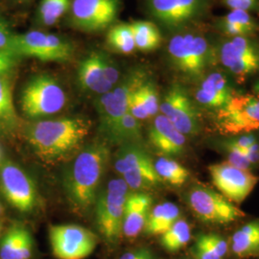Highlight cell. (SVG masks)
Instances as JSON below:
<instances>
[{
    "label": "cell",
    "mask_w": 259,
    "mask_h": 259,
    "mask_svg": "<svg viewBox=\"0 0 259 259\" xmlns=\"http://www.w3.org/2000/svg\"><path fill=\"white\" fill-rule=\"evenodd\" d=\"M109 158V148L104 143L94 142L83 149L66 170L65 192L79 212L87 211L95 204Z\"/></svg>",
    "instance_id": "6da1fadb"
},
{
    "label": "cell",
    "mask_w": 259,
    "mask_h": 259,
    "mask_svg": "<svg viewBox=\"0 0 259 259\" xmlns=\"http://www.w3.org/2000/svg\"><path fill=\"white\" fill-rule=\"evenodd\" d=\"M91 124L83 118L38 121L29 127L28 142L37 155L58 159L72 153L90 134Z\"/></svg>",
    "instance_id": "7a4b0ae2"
},
{
    "label": "cell",
    "mask_w": 259,
    "mask_h": 259,
    "mask_svg": "<svg viewBox=\"0 0 259 259\" xmlns=\"http://www.w3.org/2000/svg\"><path fill=\"white\" fill-rule=\"evenodd\" d=\"M66 103V95L61 84L46 74L33 77L22 90L21 110L30 119L49 116L62 111Z\"/></svg>",
    "instance_id": "3957f363"
},
{
    "label": "cell",
    "mask_w": 259,
    "mask_h": 259,
    "mask_svg": "<svg viewBox=\"0 0 259 259\" xmlns=\"http://www.w3.org/2000/svg\"><path fill=\"white\" fill-rule=\"evenodd\" d=\"M129 186L121 179L109 182L95 201L96 224L99 232L110 242L118 239L123 226V217Z\"/></svg>",
    "instance_id": "277c9868"
},
{
    "label": "cell",
    "mask_w": 259,
    "mask_h": 259,
    "mask_svg": "<svg viewBox=\"0 0 259 259\" xmlns=\"http://www.w3.org/2000/svg\"><path fill=\"white\" fill-rule=\"evenodd\" d=\"M216 124L226 135H239L259 129V95H232L229 103L217 112Z\"/></svg>",
    "instance_id": "5b68a950"
},
{
    "label": "cell",
    "mask_w": 259,
    "mask_h": 259,
    "mask_svg": "<svg viewBox=\"0 0 259 259\" xmlns=\"http://www.w3.org/2000/svg\"><path fill=\"white\" fill-rule=\"evenodd\" d=\"M11 49L19 56L33 57L41 62H65L73 54L69 42L59 36L38 31L14 35Z\"/></svg>",
    "instance_id": "8992f818"
},
{
    "label": "cell",
    "mask_w": 259,
    "mask_h": 259,
    "mask_svg": "<svg viewBox=\"0 0 259 259\" xmlns=\"http://www.w3.org/2000/svg\"><path fill=\"white\" fill-rule=\"evenodd\" d=\"M188 203L200 220L213 225H227L245 216V212L224 196L201 185L191 189Z\"/></svg>",
    "instance_id": "52a82bcc"
},
{
    "label": "cell",
    "mask_w": 259,
    "mask_h": 259,
    "mask_svg": "<svg viewBox=\"0 0 259 259\" xmlns=\"http://www.w3.org/2000/svg\"><path fill=\"white\" fill-rule=\"evenodd\" d=\"M168 52L172 63L185 74L200 76L208 65L210 49L207 40L193 34L177 35L172 37Z\"/></svg>",
    "instance_id": "ba28073f"
},
{
    "label": "cell",
    "mask_w": 259,
    "mask_h": 259,
    "mask_svg": "<svg viewBox=\"0 0 259 259\" xmlns=\"http://www.w3.org/2000/svg\"><path fill=\"white\" fill-rule=\"evenodd\" d=\"M0 190L19 212H31L37 204V191L31 177L19 165L7 161L0 166Z\"/></svg>",
    "instance_id": "9c48e42d"
},
{
    "label": "cell",
    "mask_w": 259,
    "mask_h": 259,
    "mask_svg": "<svg viewBox=\"0 0 259 259\" xmlns=\"http://www.w3.org/2000/svg\"><path fill=\"white\" fill-rule=\"evenodd\" d=\"M49 239L58 259L85 258L97 245V237L93 232L76 225L51 226Z\"/></svg>",
    "instance_id": "30bf717a"
},
{
    "label": "cell",
    "mask_w": 259,
    "mask_h": 259,
    "mask_svg": "<svg viewBox=\"0 0 259 259\" xmlns=\"http://www.w3.org/2000/svg\"><path fill=\"white\" fill-rule=\"evenodd\" d=\"M142 77L139 74L125 78L120 84L111 92L103 94L97 105L101 131L109 138L111 131L121 117L129 111L130 98L141 83Z\"/></svg>",
    "instance_id": "8fae6325"
},
{
    "label": "cell",
    "mask_w": 259,
    "mask_h": 259,
    "mask_svg": "<svg viewBox=\"0 0 259 259\" xmlns=\"http://www.w3.org/2000/svg\"><path fill=\"white\" fill-rule=\"evenodd\" d=\"M208 171L214 186L232 204L244 202L258 182V178L249 170L237 168L229 162L210 165Z\"/></svg>",
    "instance_id": "7c38bea8"
},
{
    "label": "cell",
    "mask_w": 259,
    "mask_h": 259,
    "mask_svg": "<svg viewBox=\"0 0 259 259\" xmlns=\"http://www.w3.org/2000/svg\"><path fill=\"white\" fill-rule=\"evenodd\" d=\"M219 58L232 74L245 78L259 70V45L249 37H233L223 44Z\"/></svg>",
    "instance_id": "4fadbf2b"
},
{
    "label": "cell",
    "mask_w": 259,
    "mask_h": 259,
    "mask_svg": "<svg viewBox=\"0 0 259 259\" xmlns=\"http://www.w3.org/2000/svg\"><path fill=\"white\" fill-rule=\"evenodd\" d=\"M118 0H73L71 19L75 26L87 31H99L116 19Z\"/></svg>",
    "instance_id": "5bb4252c"
},
{
    "label": "cell",
    "mask_w": 259,
    "mask_h": 259,
    "mask_svg": "<svg viewBox=\"0 0 259 259\" xmlns=\"http://www.w3.org/2000/svg\"><path fill=\"white\" fill-rule=\"evenodd\" d=\"M159 110L184 136L197 134L198 114L193 103L182 88L172 87L159 105Z\"/></svg>",
    "instance_id": "9a60e30c"
},
{
    "label": "cell",
    "mask_w": 259,
    "mask_h": 259,
    "mask_svg": "<svg viewBox=\"0 0 259 259\" xmlns=\"http://www.w3.org/2000/svg\"><path fill=\"white\" fill-rule=\"evenodd\" d=\"M207 0H150L152 16L169 27H177L203 15Z\"/></svg>",
    "instance_id": "2e32d148"
},
{
    "label": "cell",
    "mask_w": 259,
    "mask_h": 259,
    "mask_svg": "<svg viewBox=\"0 0 259 259\" xmlns=\"http://www.w3.org/2000/svg\"><path fill=\"white\" fill-rule=\"evenodd\" d=\"M149 140L160 155L173 157L181 155L185 146V136L162 114L157 115L149 129Z\"/></svg>",
    "instance_id": "e0dca14e"
},
{
    "label": "cell",
    "mask_w": 259,
    "mask_h": 259,
    "mask_svg": "<svg viewBox=\"0 0 259 259\" xmlns=\"http://www.w3.org/2000/svg\"><path fill=\"white\" fill-rule=\"evenodd\" d=\"M152 206V198L144 193L129 194L124 210L122 233L129 238L137 237L144 230Z\"/></svg>",
    "instance_id": "ac0fdd59"
},
{
    "label": "cell",
    "mask_w": 259,
    "mask_h": 259,
    "mask_svg": "<svg viewBox=\"0 0 259 259\" xmlns=\"http://www.w3.org/2000/svg\"><path fill=\"white\" fill-rule=\"evenodd\" d=\"M233 93L227 78L219 72L208 75L195 93V98L207 108H224L231 100Z\"/></svg>",
    "instance_id": "d6986e66"
},
{
    "label": "cell",
    "mask_w": 259,
    "mask_h": 259,
    "mask_svg": "<svg viewBox=\"0 0 259 259\" xmlns=\"http://www.w3.org/2000/svg\"><path fill=\"white\" fill-rule=\"evenodd\" d=\"M104 63L105 56L98 53H93L81 62L78 80L83 89L102 95L113 89V85L106 80Z\"/></svg>",
    "instance_id": "ffe728a7"
},
{
    "label": "cell",
    "mask_w": 259,
    "mask_h": 259,
    "mask_svg": "<svg viewBox=\"0 0 259 259\" xmlns=\"http://www.w3.org/2000/svg\"><path fill=\"white\" fill-rule=\"evenodd\" d=\"M218 24L223 33L232 37H248L259 30L256 20L244 10H232L219 20Z\"/></svg>",
    "instance_id": "44dd1931"
},
{
    "label": "cell",
    "mask_w": 259,
    "mask_h": 259,
    "mask_svg": "<svg viewBox=\"0 0 259 259\" xmlns=\"http://www.w3.org/2000/svg\"><path fill=\"white\" fill-rule=\"evenodd\" d=\"M180 219V209L173 203H162L151 208L144 227L149 235H162Z\"/></svg>",
    "instance_id": "7402d4cb"
},
{
    "label": "cell",
    "mask_w": 259,
    "mask_h": 259,
    "mask_svg": "<svg viewBox=\"0 0 259 259\" xmlns=\"http://www.w3.org/2000/svg\"><path fill=\"white\" fill-rule=\"evenodd\" d=\"M232 250L241 258L259 254V220L248 223L234 232Z\"/></svg>",
    "instance_id": "603a6c76"
},
{
    "label": "cell",
    "mask_w": 259,
    "mask_h": 259,
    "mask_svg": "<svg viewBox=\"0 0 259 259\" xmlns=\"http://www.w3.org/2000/svg\"><path fill=\"white\" fill-rule=\"evenodd\" d=\"M148 154L135 143L122 144L114 159V167L121 176L136 167L151 161Z\"/></svg>",
    "instance_id": "cb8c5ba5"
},
{
    "label": "cell",
    "mask_w": 259,
    "mask_h": 259,
    "mask_svg": "<svg viewBox=\"0 0 259 259\" xmlns=\"http://www.w3.org/2000/svg\"><path fill=\"white\" fill-rule=\"evenodd\" d=\"M136 48L141 51H152L160 46L161 35L157 26L150 21H136L131 24Z\"/></svg>",
    "instance_id": "d4e9b609"
},
{
    "label": "cell",
    "mask_w": 259,
    "mask_h": 259,
    "mask_svg": "<svg viewBox=\"0 0 259 259\" xmlns=\"http://www.w3.org/2000/svg\"><path fill=\"white\" fill-rule=\"evenodd\" d=\"M122 177L130 189L134 190L147 188L157 185L161 181V179L157 175L154 162L152 160L130 170L129 172L125 173Z\"/></svg>",
    "instance_id": "484cf974"
},
{
    "label": "cell",
    "mask_w": 259,
    "mask_h": 259,
    "mask_svg": "<svg viewBox=\"0 0 259 259\" xmlns=\"http://www.w3.org/2000/svg\"><path fill=\"white\" fill-rule=\"evenodd\" d=\"M18 124V116L13 102L9 81L0 75V128L13 130Z\"/></svg>",
    "instance_id": "4316f807"
},
{
    "label": "cell",
    "mask_w": 259,
    "mask_h": 259,
    "mask_svg": "<svg viewBox=\"0 0 259 259\" xmlns=\"http://www.w3.org/2000/svg\"><path fill=\"white\" fill-rule=\"evenodd\" d=\"M191 239V229L185 219H178L173 226L161 235L162 247L171 252L183 249Z\"/></svg>",
    "instance_id": "83f0119b"
},
{
    "label": "cell",
    "mask_w": 259,
    "mask_h": 259,
    "mask_svg": "<svg viewBox=\"0 0 259 259\" xmlns=\"http://www.w3.org/2000/svg\"><path fill=\"white\" fill-rule=\"evenodd\" d=\"M109 139L116 143H135L141 139V128L139 119L134 117L129 111L121 117L111 131Z\"/></svg>",
    "instance_id": "f1b7e54d"
},
{
    "label": "cell",
    "mask_w": 259,
    "mask_h": 259,
    "mask_svg": "<svg viewBox=\"0 0 259 259\" xmlns=\"http://www.w3.org/2000/svg\"><path fill=\"white\" fill-rule=\"evenodd\" d=\"M157 175L170 185L181 186L189 178L188 170L169 157H160L154 163Z\"/></svg>",
    "instance_id": "f546056e"
},
{
    "label": "cell",
    "mask_w": 259,
    "mask_h": 259,
    "mask_svg": "<svg viewBox=\"0 0 259 259\" xmlns=\"http://www.w3.org/2000/svg\"><path fill=\"white\" fill-rule=\"evenodd\" d=\"M28 231L22 226H13L0 241V259H16Z\"/></svg>",
    "instance_id": "4dcf8cb0"
},
{
    "label": "cell",
    "mask_w": 259,
    "mask_h": 259,
    "mask_svg": "<svg viewBox=\"0 0 259 259\" xmlns=\"http://www.w3.org/2000/svg\"><path fill=\"white\" fill-rule=\"evenodd\" d=\"M108 41L113 49L124 54H130L136 49L131 24H118L111 28Z\"/></svg>",
    "instance_id": "1f68e13d"
},
{
    "label": "cell",
    "mask_w": 259,
    "mask_h": 259,
    "mask_svg": "<svg viewBox=\"0 0 259 259\" xmlns=\"http://www.w3.org/2000/svg\"><path fill=\"white\" fill-rule=\"evenodd\" d=\"M69 0H42L38 8V19L42 25L51 26L65 15Z\"/></svg>",
    "instance_id": "d6a6232c"
},
{
    "label": "cell",
    "mask_w": 259,
    "mask_h": 259,
    "mask_svg": "<svg viewBox=\"0 0 259 259\" xmlns=\"http://www.w3.org/2000/svg\"><path fill=\"white\" fill-rule=\"evenodd\" d=\"M138 93L146 111L148 112L149 117L156 115L159 110V103L157 91L154 84L143 82L138 88Z\"/></svg>",
    "instance_id": "836d02e7"
},
{
    "label": "cell",
    "mask_w": 259,
    "mask_h": 259,
    "mask_svg": "<svg viewBox=\"0 0 259 259\" xmlns=\"http://www.w3.org/2000/svg\"><path fill=\"white\" fill-rule=\"evenodd\" d=\"M227 148L229 151V163L244 170H248L250 168L251 164L246 156L245 150L234 146L231 142L227 145Z\"/></svg>",
    "instance_id": "e575fe53"
},
{
    "label": "cell",
    "mask_w": 259,
    "mask_h": 259,
    "mask_svg": "<svg viewBox=\"0 0 259 259\" xmlns=\"http://www.w3.org/2000/svg\"><path fill=\"white\" fill-rule=\"evenodd\" d=\"M19 56L10 48H0V75H7L17 65Z\"/></svg>",
    "instance_id": "d590c367"
},
{
    "label": "cell",
    "mask_w": 259,
    "mask_h": 259,
    "mask_svg": "<svg viewBox=\"0 0 259 259\" xmlns=\"http://www.w3.org/2000/svg\"><path fill=\"white\" fill-rule=\"evenodd\" d=\"M203 239H204L206 244L211 248V250L221 258L227 255L228 250H229V245L228 242L225 240L223 237L216 235V234H201Z\"/></svg>",
    "instance_id": "8d00e7d4"
},
{
    "label": "cell",
    "mask_w": 259,
    "mask_h": 259,
    "mask_svg": "<svg viewBox=\"0 0 259 259\" xmlns=\"http://www.w3.org/2000/svg\"><path fill=\"white\" fill-rule=\"evenodd\" d=\"M129 112L134 117H136L139 121L149 118L148 112L146 111L143 103L140 99V96L138 93V89L131 95L129 102Z\"/></svg>",
    "instance_id": "74e56055"
},
{
    "label": "cell",
    "mask_w": 259,
    "mask_h": 259,
    "mask_svg": "<svg viewBox=\"0 0 259 259\" xmlns=\"http://www.w3.org/2000/svg\"><path fill=\"white\" fill-rule=\"evenodd\" d=\"M193 252L196 259H223L211 250V248L203 239L202 235L197 237L193 247Z\"/></svg>",
    "instance_id": "f35d334b"
},
{
    "label": "cell",
    "mask_w": 259,
    "mask_h": 259,
    "mask_svg": "<svg viewBox=\"0 0 259 259\" xmlns=\"http://www.w3.org/2000/svg\"><path fill=\"white\" fill-rule=\"evenodd\" d=\"M224 1L226 5L232 10L259 12V0H224Z\"/></svg>",
    "instance_id": "ab89813d"
},
{
    "label": "cell",
    "mask_w": 259,
    "mask_h": 259,
    "mask_svg": "<svg viewBox=\"0 0 259 259\" xmlns=\"http://www.w3.org/2000/svg\"><path fill=\"white\" fill-rule=\"evenodd\" d=\"M33 248H34V241L30 232H28L25 235L23 242L20 246L19 253L16 259H30L33 255Z\"/></svg>",
    "instance_id": "60d3db41"
},
{
    "label": "cell",
    "mask_w": 259,
    "mask_h": 259,
    "mask_svg": "<svg viewBox=\"0 0 259 259\" xmlns=\"http://www.w3.org/2000/svg\"><path fill=\"white\" fill-rule=\"evenodd\" d=\"M104 67H105L106 80L111 83V85L114 87V84H116L119 79V72L117 70V67L107 57H105Z\"/></svg>",
    "instance_id": "b9f144b4"
},
{
    "label": "cell",
    "mask_w": 259,
    "mask_h": 259,
    "mask_svg": "<svg viewBox=\"0 0 259 259\" xmlns=\"http://www.w3.org/2000/svg\"><path fill=\"white\" fill-rule=\"evenodd\" d=\"M120 259H156L154 253L147 248H139L122 254Z\"/></svg>",
    "instance_id": "7bdbcfd3"
},
{
    "label": "cell",
    "mask_w": 259,
    "mask_h": 259,
    "mask_svg": "<svg viewBox=\"0 0 259 259\" xmlns=\"http://www.w3.org/2000/svg\"><path fill=\"white\" fill-rule=\"evenodd\" d=\"M14 35L10 32L7 25L0 21V48H10Z\"/></svg>",
    "instance_id": "ee69618b"
},
{
    "label": "cell",
    "mask_w": 259,
    "mask_h": 259,
    "mask_svg": "<svg viewBox=\"0 0 259 259\" xmlns=\"http://www.w3.org/2000/svg\"><path fill=\"white\" fill-rule=\"evenodd\" d=\"M256 142V139L253 136H242L239 139L236 140H232L231 143L233 144L234 146L238 147V148L246 150V149L250 148L252 144H254Z\"/></svg>",
    "instance_id": "f6af8a7d"
},
{
    "label": "cell",
    "mask_w": 259,
    "mask_h": 259,
    "mask_svg": "<svg viewBox=\"0 0 259 259\" xmlns=\"http://www.w3.org/2000/svg\"><path fill=\"white\" fill-rule=\"evenodd\" d=\"M246 156L248 157L250 164L253 163H257L259 161V145L255 142L254 144H252L250 148L245 150Z\"/></svg>",
    "instance_id": "bcb514c9"
},
{
    "label": "cell",
    "mask_w": 259,
    "mask_h": 259,
    "mask_svg": "<svg viewBox=\"0 0 259 259\" xmlns=\"http://www.w3.org/2000/svg\"><path fill=\"white\" fill-rule=\"evenodd\" d=\"M19 2H26L28 0H19Z\"/></svg>",
    "instance_id": "7dc6e473"
},
{
    "label": "cell",
    "mask_w": 259,
    "mask_h": 259,
    "mask_svg": "<svg viewBox=\"0 0 259 259\" xmlns=\"http://www.w3.org/2000/svg\"><path fill=\"white\" fill-rule=\"evenodd\" d=\"M2 212V206H1V204H0V214Z\"/></svg>",
    "instance_id": "c3c4849f"
},
{
    "label": "cell",
    "mask_w": 259,
    "mask_h": 259,
    "mask_svg": "<svg viewBox=\"0 0 259 259\" xmlns=\"http://www.w3.org/2000/svg\"><path fill=\"white\" fill-rule=\"evenodd\" d=\"M1 156H2V153H1V149H0V159H1Z\"/></svg>",
    "instance_id": "681fc988"
},
{
    "label": "cell",
    "mask_w": 259,
    "mask_h": 259,
    "mask_svg": "<svg viewBox=\"0 0 259 259\" xmlns=\"http://www.w3.org/2000/svg\"><path fill=\"white\" fill-rule=\"evenodd\" d=\"M0 232H1V225H0Z\"/></svg>",
    "instance_id": "f907efd6"
}]
</instances>
